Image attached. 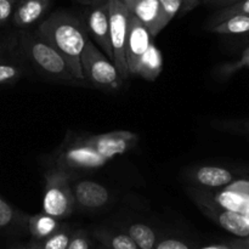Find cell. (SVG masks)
Here are the masks:
<instances>
[{
  "instance_id": "29",
  "label": "cell",
  "mask_w": 249,
  "mask_h": 249,
  "mask_svg": "<svg viewBox=\"0 0 249 249\" xmlns=\"http://www.w3.org/2000/svg\"><path fill=\"white\" fill-rule=\"evenodd\" d=\"M236 1H238V0H203V4L214 7H225Z\"/></svg>"
},
{
  "instance_id": "10",
  "label": "cell",
  "mask_w": 249,
  "mask_h": 249,
  "mask_svg": "<svg viewBox=\"0 0 249 249\" xmlns=\"http://www.w3.org/2000/svg\"><path fill=\"white\" fill-rule=\"evenodd\" d=\"M129 11L156 36L168 23L160 0H133Z\"/></svg>"
},
{
  "instance_id": "15",
  "label": "cell",
  "mask_w": 249,
  "mask_h": 249,
  "mask_svg": "<svg viewBox=\"0 0 249 249\" xmlns=\"http://www.w3.org/2000/svg\"><path fill=\"white\" fill-rule=\"evenodd\" d=\"M162 53H160V49L155 44L151 43V45L148 46L145 55L140 60L138 70H136V75H140V77L145 78L147 80H156L158 78V75L160 74V72H162Z\"/></svg>"
},
{
  "instance_id": "30",
  "label": "cell",
  "mask_w": 249,
  "mask_h": 249,
  "mask_svg": "<svg viewBox=\"0 0 249 249\" xmlns=\"http://www.w3.org/2000/svg\"><path fill=\"white\" fill-rule=\"evenodd\" d=\"M230 248L231 249H249V237L235 241V242L231 243Z\"/></svg>"
},
{
  "instance_id": "36",
  "label": "cell",
  "mask_w": 249,
  "mask_h": 249,
  "mask_svg": "<svg viewBox=\"0 0 249 249\" xmlns=\"http://www.w3.org/2000/svg\"><path fill=\"white\" fill-rule=\"evenodd\" d=\"M247 126H248V129H249V122L247 123Z\"/></svg>"
},
{
  "instance_id": "33",
  "label": "cell",
  "mask_w": 249,
  "mask_h": 249,
  "mask_svg": "<svg viewBox=\"0 0 249 249\" xmlns=\"http://www.w3.org/2000/svg\"><path fill=\"white\" fill-rule=\"evenodd\" d=\"M203 249H231L230 247H224V246H212V247H207Z\"/></svg>"
},
{
  "instance_id": "21",
  "label": "cell",
  "mask_w": 249,
  "mask_h": 249,
  "mask_svg": "<svg viewBox=\"0 0 249 249\" xmlns=\"http://www.w3.org/2000/svg\"><path fill=\"white\" fill-rule=\"evenodd\" d=\"M238 15H247V16H249V0H238V1L233 2V4L231 5H228V6L219 10V11L216 12L215 15H213L212 18L209 19L208 28L220 23V22L225 21V19L230 18V17L238 16Z\"/></svg>"
},
{
  "instance_id": "17",
  "label": "cell",
  "mask_w": 249,
  "mask_h": 249,
  "mask_svg": "<svg viewBox=\"0 0 249 249\" xmlns=\"http://www.w3.org/2000/svg\"><path fill=\"white\" fill-rule=\"evenodd\" d=\"M27 228H28L29 233L34 240L41 241L53 235L55 231H57L61 228V225L58 223V219L53 218L45 213H41L33 216H28Z\"/></svg>"
},
{
  "instance_id": "11",
  "label": "cell",
  "mask_w": 249,
  "mask_h": 249,
  "mask_svg": "<svg viewBox=\"0 0 249 249\" xmlns=\"http://www.w3.org/2000/svg\"><path fill=\"white\" fill-rule=\"evenodd\" d=\"M72 192L75 204L87 211L104 208L109 202L108 190L96 181L82 180L72 182Z\"/></svg>"
},
{
  "instance_id": "27",
  "label": "cell",
  "mask_w": 249,
  "mask_h": 249,
  "mask_svg": "<svg viewBox=\"0 0 249 249\" xmlns=\"http://www.w3.org/2000/svg\"><path fill=\"white\" fill-rule=\"evenodd\" d=\"M15 0H0V23H4L14 12Z\"/></svg>"
},
{
  "instance_id": "19",
  "label": "cell",
  "mask_w": 249,
  "mask_h": 249,
  "mask_svg": "<svg viewBox=\"0 0 249 249\" xmlns=\"http://www.w3.org/2000/svg\"><path fill=\"white\" fill-rule=\"evenodd\" d=\"M128 233L139 249H155L157 245V237L153 229L145 224H131L128 228Z\"/></svg>"
},
{
  "instance_id": "13",
  "label": "cell",
  "mask_w": 249,
  "mask_h": 249,
  "mask_svg": "<svg viewBox=\"0 0 249 249\" xmlns=\"http://www.w3.org/2000/svg\"><path fill=\"white\" fill-rule=\"evenodd\" d=\"M49 6L50 0H19L12 16L14 23L21 28L32 26L43 17Z\"/></svg>"
},
{
  "instance_id": "3",
  "label": "cell",
  "mask_w": 249,
  "mask_h": 249,
  "mask_svg": "<svg viewBox=\"0 0 249 249\" xmlns=\"http://www.w3.org/2000/svg\"><path fill=\"white\" fill-rule=\"evenodd\" d=\"M75 201L72 192V181L66 173L58 168L46 175L43 197V213L55 219H65L74 211Z\"/></svg>"
},
{
  "instance_id": "28",
  "label": "cell",
  "mask_w": 249,
  "mask_h": 249,
  "mask_svg": "<svg viewBox=\"0 0 249 249\" xmlns=\"http://www.w3.org/2000/svg\"><path fill=\"white\" fill-rule=\"evenodd\" d=\"M155 249H190L186 243L179 240H164L156 245Z\"/></svg>"
},
{
  "instance_id": "22",
  "label": "cell",
  "mask_w": 249,
  "mask_h": 249,
  "mask_svg": "<svg viewBox=\"0 0 249 249\" xmlns=\"http://www.w3.org/2000/svg\"><path fill=\"white\" fill-rule=\"evenodd\" d=\"M72 233L73 232L70 230V228L61 226L57 231H55L49 237L41 241H36V246L40 249H67Z\"/></svg>"
},
{
  "instance_id": "8",
  "label": "cell",
  "mask_w": 249,
  "mask_h": 249,
  "mask_svg": "<svg viewBox=\"0 0 249 249\" xmlns=\"http://www.w3.org/2000/svg\"><path fill=\"white\" fill-rule=\"evenodd\" d=\"M202 208L220 228L240 238L249 237V220L245 214L228 211L212 203L206 197L198 198Z\"/></svg>"
},
{
  "instance_id": "37",
  "label": "cell",
  "mask_w": 249,
  "mask_h": 249,
  "mask_svg": "<svg viewBox=\"0 0 249 249\" xmlns=\"http://www.w3.org/2000/svg\"><path fill=\"white\" fill-rule=\"evenodd\" d=\"M106 249H107V248H106Z\"/></svg>"
},
{
  "instance_id": "25",
  "label": "cell",
  "mask_w": 249,
  "mask_h": 249,
  "mask_svg": "<svg viewBox=\"0 0 249 249\" xmlns=\"http://www.w3.org/2000/svg\"><path fill=\"white\" fill-rule=\"evenodd\" d=\"M21 75V71L18 67L10 63H0V85L7 84Z\"/></svg>"
},
{
  "instance_id": "16",
  "label": "cell",
  "mask_w": 249,
  "mask_h": 249,
  "mask_svg": "<svg viewBox=\"0 0 249 249\" xmlns=\"http://www.w3.org/2000/svg\"><path fill=\"white\" fill-rule=\"evenodd\" d=\"M209 201L220 208L237 212V213L245 214V215L249 212V196H245V195L238 194V192L229 190L226 187L223 191L214 195L213 198Z\"/></svg>"
},
{
  "instance_id": "6",
  "label": "cell",
  "mask_w": 249,
  "mask_h": 249,
  "mask_svg": "<svg viewBox=\"0 0 249 249\" xmlns=\"http://www.w3.org/2000/svg\"><path fill=\"white\" fill-rule=\"evenodd\" d=\"M152 38L153 36L150 33V31L130 12L129 14L128 36H126L125 44L126 65H128L130 75H136L139 63L147 51L148 46L152 43Z\"/></svg>"
},
{
  "instance_id": "7",
  "label": "cell",
  "mask_w": 249,
  "mask_h": 249,
  "mask_svg": "<svg viewBox=\"0 0 249 249\" xmlns=\"http://www.w3.org/2000/svg\"><path fill=\"white\" fill-rule=\"evenodd\" d=\"M108 160L100 155L85 139L68 146L58 158V168L66 169H95L106 164Z\"/></svg>"
},
{
  "instance_id": "24",
  "label": "cell",
  "mask_w": 249,
  "mask_h": 249,
  "mask_svg": "<svg viewBox=\"0 0 249 249\" xmlns=\"http://www.w3.org/2000/svg\"><path fill=\"white\" fill-rule=\"evenodd\" d=\"M160 2L165 16L170 22L186 5L189 7H194L198 1L197 0H160Z\"/></svg>"
},
{
  "instance_id": "1",
  "label": "cell",
  "mask_w": 249,
  "mask_h": 249,
  "mask_svg": "<svg viewBox=\"0 0 249 249\" xmlns=\"http://www.w3.org/2000/svg\"><path fill=\"white\" fill-rule=\"evenodd\" d=\"M36 33L60 53L75 79L84 80L80 58L89 36L77 17L67 12H56L40 24Z\"/></svg>"
},
{
  "instance_id": "5",
  "label": "cell",
  "mask_w": 249,
  "mask_h": 249,
  "mask_svg": "<svg viewBox=\"0 0 249 249\" xmlns=\"http://www.w3.org/2000/svg\"><path fill=\"white\" fill-rule=\"evenodd\" d=\"M80 62L84 79L87 78L92 84L112 89L123 84L114 63L90 39L85 43Z\"/></svg>"
},
{
  "instance_id": "23",
  "label": "cell",
  "mask_w": 249,
  "mask_h": 249,
  "mask_svg": "<svg viewBox=\"0 0 249 249\" xmlns=\"http://www.w3.org/2000/svg\"><path fill=\"white\" fill-rule=\"evenodd\" d=\"M27 219L28 218H26V215L16 211L11 204H9L4 198L0 197V230L22 223Z\"/></svg>"
},
{
  "instance_id": "34",
  "label": "cell",
  "mask_w": 249,
  "mask_h": 249,
  "mask_svg": "<svg viewBox=\"0 0 249 249\" xmlns=\"http://www.w3.org/2000/svg\"><path fill=\"white\" fill-rule=\"evenodd\" d=\"M119 1L123 2V4L125 5V6L129 9V7H130V5H131V2H133V0H119Z\"/></svg>"
},
{
  "instance_id": "18",
  "label": "cell",
  "mask_w": 249,
  "mask_h": 249,
  "mask_svg": "<svg viewBox=\"0 0 249 249\" xmlns=\"http://www.w3.org/2000/svg\"><path fill=\"white\" fill-rule=\"evenodd\" d=\"M95 237L107 249H139L128 233L101 229L95 231Z\"/></svg>"
},
{
  "instance_id": "26",
  "label": "cell",
  "mask_w": 249,
  "mask_h": 249,
  "mask_svg": "<svg viewBox=\"0 0 249 249\" xmlns=\"http://www.w3.org/2000/svg\"><path fill=\"white\" fill-rule=\"evenodd\" d=\"M67 249H90V241L87 232L83 230L73 232Z\"/></svg>"
},
{
  "instance_id": "31",
  "label": "cell",
  "mask_w": 249,
  "mask_h": 249,
  "mask_svg": "<svg viewBox=\"0 0 249 249\" xmlns=\"http://www.w3.org/2000/svg\"><path fill=\"white\" fill-rule=\"evenodd\" d=\"M12 249H40V248L36 247V245H32V246H23V247H16Z\"/></svg>"
},
{
  "instance_id": "12",
  "label": "cell",
  "mask_w": 249,
  "mask_h": 249,
  "mask_svg": "<svg viewBox=\"0 0 249 249\" xmlns=\"http://www.w3.org/2000/svg\"><path fill=\"white\" fill-rule=\"evenodd\" d=\"M88 32L105 55L113 62V53L109 39V22L107 4L94 5L88 15Z\"/></svg>"
},
{
  "instance_id": "14",
  "label": "cell",
  "mask_w": 249,
  "mask_h": 249,
  "mask_svg": "<svg viewBox=\"0 0 249 249\" xmlns=\"http://www.w3.org/2000/svg\"><path fill=\"white\" fill-rule=\"evenodd\" d=\"M194 180L198 185L209 189H219V187H225L233 181L235 177L230 170L221 167H201L195 170Z\"/></svg>"
},
{
  "instance_id": "4",
  "label": "cell",
  "mask_w": 249,
  "mask_h": 249,
  "mask_svg": "<svg viewBox=\"0 0 249 249\" xmlns=\"http://www.w3.org/2000/svg\"><path fill=\"white\" fill-rule=\"evenodd\" d=\"M106 4L107 10H108L109 39H111V48L113 53V63L118 71L121 82L124 83L130 75L125 56L128 21L130 11L119 0H107Z\"/></svg>"
},
{
  "instance_id": "9",
  "label": "cell",
  "mask_w": 249,
  "mask_h": 249,
  "mask_svg": "<svg viewBox=\"0 0 249 249\" xmlns=\"http://www.w3.org/2000/svg\"><path fill=\"white\" fill-rule=\"evenodd\" d=\"M85 141L106 160H111L114 156L122 155L128 151L136 141V136L128 131H113L102 135L90 136L85 139Z\"/></svg>"
},
{
  "instance_id": "32",
  "label": "cell",
  "mask_w": 249,
  "mask_h": 249,
  "mask_svg": "<svg viewBox=\"0 0 249 249\" xmlns=\"http://www.w3.org/2000/svg\"><path fill=\"white\" fill-rule=\"evenodd\" d=\"M105 2H107V0H91V5H92V6H94V5L105 4Z\"/></svg>"
},
{
  "instance_id": "2",
  "label": "cell",
  "mask_w": 249,
  "mask_h": 249,
  "mask_svg": "<svg viewBox=\"0 0 249 249\" xmlns=\"http://www.w3.org/2000/svg\"><path fill=\"white\" fill-rule=\"evenodd\" d=\"M21 45L27 57L44 73L57 79L65 80V82L77 80L74 75L71 73L65 58L38 33H22Z\"/></svg>"
},
{
  "instance_id": "20",
  "label": "cell",
  "mask_w": 249,
  "mask_h": 249,
  "mask_svg": "<svg viewBox=\"0 0 249 249\" xmlns=\"http://www.w3.org/2000/svg\"><path fill=\"white\" fill-rule=\"evenodd\" d=\"M218 34H245L249 32V16L238 15L232 16L215 26L208 28Z\"/></svg>"
},
{
  "instance_id": "35",
  "label": "cell",
  "mask_w": 249,
  "mask_h": 249,
  "mask_svg": "<svg viewBox=\"0 0 249 249\" xmlns=\"http://www.w3.org/2000/svg\"><path fill=\"white\" fill-rule=\"evenodd\" d=\"M80 4H91V0H77Z\"/></svg>"
}]
</instances>
